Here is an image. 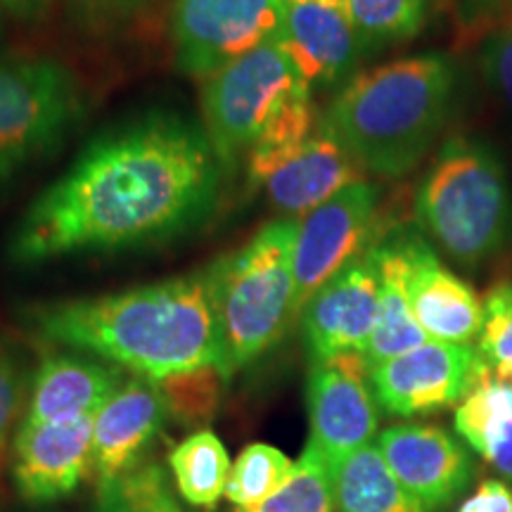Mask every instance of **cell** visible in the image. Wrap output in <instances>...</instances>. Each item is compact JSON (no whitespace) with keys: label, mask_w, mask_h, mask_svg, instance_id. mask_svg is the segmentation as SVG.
<instances>
[{"label":"cell","mask_w":512,"mask_h":512,"mask_svg":"<svg viewBox=\"0 0 512 512\" xmlns=\"http://www.w3.org/2000/svg\"><path fill=\"white\" fill-rule=\"evenodd\" d=\"M24 380L17 363L10 356L0 354V458L8 446L12 425H15L19 408H22Z\"/></svg>","instance_id":"32"},{"label":"cell","mask_w":512,"mask_h":512,"mask_svg":"<svg viewBox=\"0 0 512 512\" xmlns=\"http://www.w3.org/2000/svg\"><path fill=\"white\" fill-rule=\"evenodd\" d=\"M458 512H512V491L498 479H486Z\"/></svg>","instance_id":"33"},{"label":"cell","mask_w":512,"mask_h":512,"mask_svg":"<svg viewBox=\"0 0 512 512\" xmlns=\"http://www.w3.org/2000/svg\"><path fill=\"white\" fill-rule=\"evenodd\" d=\"M434 0H344L342 12L363 53L403 43L427 24Z\"/></svg>","instance_id":"24"},{"label":"cell","mask_w":512,"mask_h":512,"mask_svg":"<svg viewBox=\"0 0 512 512\" xmlns=\"http://www.w3.org/2000/svg\"><path fill=\"white\" fill-rule=\"evenodd\" d=\"M62 3L79 27L105 31L136 17L152 0H62Z\"/></svg>","instance_id":"31"},{"label":"cell","mask_w":512,"mask_h":512,"mask_svg":"<svg viewBox=\"0 0 512 512\" xmlns=\"http://www.w3.org/2000/svg\"><path fill=\"white\" fill-rule=\"evenodd\" d=\"M456 430L486 463L512 479V380L486 370L460 401Z\"/></svg>","instance_id":"21"},{"label":"cell","mask_w":512,"mask_h":512,"mask_svg":"<svg viewBox=\"0 0 512 512\" xmlns=\"http://www.w3.org/2000/svg\"><path fill=\"white\" fill-rule=\"evenodd\" d=\"M285 0H174L171 38L176 67L209 79L230 62L275 41Z\"/></svg>","instance_id":"8"},{"label":"cell","mask_w":512,"mask_h":512,"mask_svg":"<svg viewBox=\"0 0 512 512\" xmlns=\"http://www.w3.org/2000/svg\"><path fill=\"white\" fill-rule=\"evenodd\" d=\"M55 0H0V10L19 22H41L53 8Z\"/></svg>","instance_id":"34"},{"label":"cell","mask_w":512,"mask_h":512,"mask_svg":"<svg viewBox=\"0 0 512 512\" xmlns=\"http://www.w3.org/2000/svg\"><path fill=\"white\" fill-rule=\"evenodd\" d=\"M453 88L456 69L444 55L401 57L354 76L320 124L363 171L399 178L430 152L451 110Z\"/></svg>","instance_id":"3"},{"label":"cell","mask_w":512,"mask_h":512,"mask_svg":"<svg viewBox=\"0 0 512 512\" xmlns=\"http://www.w3.org/2000/svg\"><path fill=\"white\" fill-rule=\"evenodd\" d=\"M479 67L486 86L512 112V10L486 34L479 50Z\"/></svg>","instance_id":"30"},{"label":"cell","mask_w":512,"mask_h":512,"mask_svg":"<svg viewBox=\"0 0 512 512\" xmlns=\"http://www.w3.org/2000/svg\"><path fill=\"white\" fill-rule=\"evenodd\" d=\"M294 463L271 444H249L230 467L226 498L235 510L256 508L292 475Z\"/></svg>","instance_id":"26"},{"label":"cell","mask_w":512,"mask_h":512,"mask_svg":"<svg viewBox=\"0 0 512 512\" xmlns=\"http://www.w3.org/2000/svg\"><path fill=\"white\" fill-rule=\"evenodd\" d=\"M83 110L81 83L62 62L0 60V185L53 155Z\"/></svg>","instance_id":"6"},{"label":"cell","mask_w":512,"mask_h":512,"mask_svg":"<svg viewBox=\"0 0 512 512\" xmlns=\"http://www.w3.org/2000/svg\"><path fill=\"white\" fill-rule=\"evenodd\" d=\"M313 444L337 465L368 446L377 432V406L366 356L358 351L311 361L306 382Z\"/></svg>","instance_id":"11"},{"label":"cell","mask_w":512,"mask_h":512,"mask_svg":"<svg viewBox=\"0 0 512 512\" xmlns=\"http://www.w3.org/2000/svg\"><path fill=\"white\" fill-rule=\"evenodd\" d=\"M235 512H335L332 463L313 444H306L292 475L271 498L249 510Z\"/></svg>","instance_id":"25"},{"label":"cell","mask_w":512,"mask_h":512,"mask_svg":"<svg viewBox=\"0 0 512 512\" xmlns=\"http://www.w3.org/2000/svg\"><path fill=\"white\" fill-rule=\"evenodd\" d=\"M375 226L377 188L366 181L349 185L297 221L292 254L297 316L320 287L375 245Z\"/></svg>","instance_id":"9"},{"label":"cell","mask_w":512,"mask_h":512,"mask_svg":"<svg viewBox=\"0 0 512 512\" xmlns=\"http://www.w3.org/2000/svg\"><path fill=\"white\" fill-rule=\"evenodd\" d=\"M221 159L204 126L155 110L102 131L55 178L8 238V259L34 268L174 240L214 211Z\"/></svg>","instance_id":"1"},{"label":"cell","mask_w":512,"mask_h":512,"mask_svg":"<svg viewBox=\"0 0 512 512\" xmlns=\"http://www.w3.org/2000/svg\"><path fill=\"white\" fill-rule=\"evenodd\" d=\"M318 3H323V5H330V8H337V10H342V3H344V0H318Z\"/></svg>","instance_id":"35"},{"label":"cell","mask_w":512,"mask_h":512,"mask_svg":"<svg viewBox=\"0 0 512 512\" xmlns=\"http://www.w3.org/2000/svg\"><path fill=\"white\" fill-rule=\"evenodd\" d=\"M176 489L195 508L214 510L230 477V456L223 441L211 430H197L181 441L169 456Z\"/></svg>","instance_id":"23"},{"label":"cell","mask_w":512,"mask_h":512,"mask_svg":"<svg viewBox=\"0 0 512 512\" xmlns=\"http://www.w3.org/2000/svg\"><path fill=\"white\" fill-rule=\"evenodd\" d=\"M418 223L460 264H479L508 242L512 202L494 152L467 138H448L415 197Z\"/></svg>","instance_id":"5"},{"label":"cell","mask_w":512,"mask_h":512,"mask_svg":"<svg viewBox=\"0 0 512 512\" xmlns=\"http://www.w3.org/2000/svg\"><path fill=\"white\" fill-rule=\"evenodd\" d=\"M332 482L335 512H427L399 484L373 444L332 465Z\"/></svg>","instance_id":"22"},{"label":"cell","mask_w":512,"mask_h":512,"mask_svg":"<svg viewBox=\"0 0 512 512\" xmlns=\"http://www.w3.org/2000/svg\"><path fill=\"white\" fill-rule=\"evenodd\" d=\"M370 252H373L377 268H380V313H377V323L368 347L363 351L368 368L430 342V337L425 335V330L413 316L411 302H408L403 261L396 240L387 238L375 242Z\"/></svg>","instance_id":"20"},{"label":"cell","mask_w":512,"mask_h":512,"mask_svg":"<svg viewBox=\"0 0 512 512\" xmlns=\"http://www.w3.org/2000/svg\"><path fill=\"white\" fill-rule=\"evenodd\" d=\"M380 313V268L368 252L313 294L302 311L304 342L311 361L363 354Z\"/></svg>","instance_id":"12"},{"label":"cell","mask_w":512,"mask_h":512,"mask_svg":"<svg viewBox=\"0 0 512 512\" xmlns=\"http://www.w3.org/2000/svg\"><path fill=\"white\" fill-rule=\"evenodd\" d=\"M309 88L278 41L209 76L202 91L204 131L221 164L233 166L240 155H249L275 114Z\"/></svg>","instance_id":"7"},{"label":"cell","mask_w":512,"mask_h":512,"mask_svg":"<svg viewBox=\"0 0 512 512\" xmlns=\"http://www.w3.org/2000/svg\"><path fill=\"white\" fill-rule=\"evenodd\" d=\"M363 181V166L320 124L318 133L275 166L261 188L266 190L271 207L294 221L297 216L304 219L309 211L332 200L349 185Z\"/></svg>","instance_id":"17"},{"label":"cell","mask_w":512,"mask_h":512,"mask_svg":"<svg viewBox=\"0 0 512 512\" xmlns=\"http://www.w3.org/2000/svg\"><path fill=\"white\" fill-rule=\"evenodd\" d=\"M121 368L81 356H46L31 380L24 422L50 425L95 415L124 384Z\"/></svg>","instance_id":"19"},{"label":"cell","mask_w":512,"mask_h":512,"mask_svg":"<svg viewBox=\"0 0 512 512\" xmlns=\"http://www.w3.org/2000/svg\"><path fill=\"white\" fill-rule=\"evenodd\" d=\"M95 512H183L178 508L164 470L155 463H140L131 472L98 484Z\"/></svg>","instance_id":"28"},{"label":"cell","mask_w":512,"mask_h":512,"mask_svg":"<svg viewBox=\"0 0 512 512\" xmlns=\"http://www.w3.org/2000/svg\"><path fill=\"white\" fill-rule=\"evenodd\" d=\"M394 240L403 261L408 302L425 335L448 344H467L482 335L484 304L475 290L448 271L418 235Z\"/></svg>","instance_id":"14"},{"label":"cell","mask_w":512,"mask_h":512,"mask_svg":"<svg viewBox=\"0 0 512 512\" xmlns=\"http://www.w3.org/2000/svg\"><path fill=\"white\" fill-rule=\"evenodd\" d=\"M230 377L219 366H204L155 380L171 418L183 425L200 427L214 418L221 406L223 384Z\"/></svg>","instance_id":"27"},{"label":"cell","mask_w":512,"mask_h":512,"mask_svg":"<svg viewBox=\"0 0 512 512\" xmlns=\"http://www.w3.org/2000/svg\"><path fill=\"white\" fill-rule=\"evenodd\" d=\"M169 408L155 380L133 377L95 413L91 472L98 484L119 479L143 463V453L159 437Z\"/></svg>","instance_id":"16"},{"label":"cell","mask_w":512,"mask_h":512,"mask_svg":"<svg viewBox=\"0 0 512 512\" xmlns=\"http://www.w3.org/2000/svg\"><path fill=\"white\" fill-rule=\"evenodd\" d=\"M479 354L491 373L512 380V283H501L486 294Z\"/></svg>","instance_id":"29"},{"label":"cell","mask_w":512,"mask_h":512,"mask_svg":"<svg viewBox=\"0 0 512 512\" xmlns=\"http://www.w3.org/2000/svg\"><path fill=\"white\" fill-rule=\"evenodd\" d=\"M384 463L425 510H437L465 491L472 463L465 448L441 427L394 425L377 439Z\"/></svg>","instance_id":"15"},{"label":"cell","mask_w":512,"mask_h":512,"mask_svg":"<svg viewBox=\"0 0 512 512\" xmlns=\"http://www.w3.org/2000/svg\"><path fill=\"white\" fill-rule=\"evenodd\" d=\"M489 370L470 344L425 342L418 349L370 366V384L389 415H425L463 401Z\"/></svg>","instance_id":"10"},{"label":"cell","mask_w":512,"mask_h":512,"mask_svg":"<svg viewBox=\"0 0 512 512\" xmlns=\"http://www.w3.org/2000/svg\"><path fill=\"white\" fill-rule=\"evenodd\" d=\"M27 318L48 342L95 354L136 377L164 380L204 366L230 377L207 271L34 306Z\"/></svg>","instance_id":"2"},{"label":"cell","mask_w":512,"mask_h":512,"mask_svg":"<svg viewBox=\"0 0 512 512\" xmlns=\"http://www.w3.org/2000/svg\"><path fill=\"white\" fill-rule=\"evenodd\" d=\"M294 238L297 221H273L207 271L230 375L275 347L297 318Z\"/></svg>","instance_id":"4"},{"label":"cell","mask_w":512,"mask_h":512,"mask_svg":"<svg viewBox=\"0 0 512 512\" xmlns=\"http://www.w3.org/2000/svg\"><path fill=\"white\" fill-rule=\"evenodd\" d=\"M275 41L309 86L342 81L363 55L344 12L318 0H285L283 27Z\"/></svg>","instance_id":"18"},{"label":"cell","mask_w":512,"mask_h":512,"mask_svg":"<svg viewBox=\"0 0 512 512\" xmlns=\"http://www.w3.org/2000/svg\"><path fill=\"white\" fill-rule=\"evenodd\" d=\"M95 415L72 422H24L15 434L12 479L29 503L72 496L91 470Z\"/></svg>","instance_id":"13"}]
</instances>
